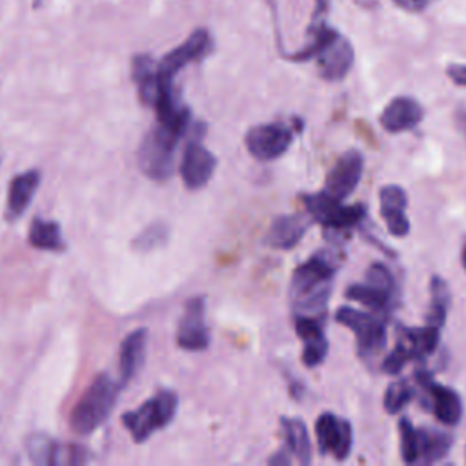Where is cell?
Returning <instances> with one entry per match:
<instances>
[{
    "label": "cell",
    "mask_w": 466,
    "mask_h": 466,
    "mask_svg": "<svg viewBox=\"0 0 466 466\" xmlns=\"http://www.w3.org/2000/svg\"><path fill=\"white\" fill-rule=\"evenodd\" d=\"M119 387L108 374H99L93 379L71 412V430L78 435L96 432L112 414Z\"/></svg>",
    "instance_id": "7a4b0ae2"
},
{
    "label": "cell",
    "mask_w": 466,
    "mask_h": 466,
    "mask_svg": "<svg viewBox=\"0 0 466 466\" xmlns=\"http://www.w3.org/2000/svg\"><path fill=\"white\" fill-rule=\"evenodd\" d=\"M177 344L188 352H203L210 346L205 297H192L186 303L184 314L177 328Z\"/></svg>",
    "instance_id": "ba28073f"
},
{
    "label": "cell",
    "mask_w": 466,
    "mask_h": 466,
    "mask_svg": "<svg viewBox=\"0 0 466 466\" xmlns=\"http://www.w3.org/2000/svg\"><path fill=\"white\" fill-rule=\"evenodd\" d=\"M362 168L364 159L361 151L348 150L335 160V164L328 171L324 192L337 201H344L357 188V184L362 177Z\"/></svg>",
    "instance_id": "9c48e42d"
},
{
    "label": "cell",
    "mask_w": 466,
    "mask_h": 466,
    "mask_svg": "<svg viewBox=\"0 0 466 466\" xmlns=\"http://www.w3.org/2000/svg\"><path fill=\"white\" fill-rule=\"evenodd\" d=\"M28 455L35 464H82L87 461L84 448L62 444L46 435H32L28 441Z\"/></svg>",
    "instance_id": "7c38bea8"
},
{
    "label": "cell",
    "mask_w": 466,
    "mask_h": 466,
    "mask_svg": "<svg viewBox=\"0 0 466 466\" xmlns=\"http://www.w3.org/2000/svg\"><path fill=\"white\" fill-rule=\"evenodd\" d=\"M148 348V330L137 328L133 330L121 344L119 353V368H121V383H130L144 364Z\"/></svg>",
    "instance_id": "d6986e66"
},
{
    "label": "cell",
    "mask_w": 466,
    "mask_h": 466,
    "mask_svg": "<svg viewBox=\"0 0 466 466\" xmlns=\"http://www.w3.org/2000/svg\"><path fill=\"white\" fill-rule=\"evenodd\" d=\"M210 46H212L210 35L205 30H199L188 41H186L182 46H178L171 53H168L162 59V62L157 66L159 93L162 89H171L175 75L182 68L188 66L190 62H196V60L203 59L210 51Z\"/></svg>",
    "instance_id": "8992f818"
},
{
    "label": "cell",
    "mask_w": 466,
    "mask_h": 466,
    "mask_svg": "<svg viewBox=\"0 0 466 466\" xmlns=\"http://www.w3.org/2000/svg\"><path fill=\"white\" fill-rule=\"evenodd\" d=\"M423 108L412 97H397L381 114V126L388 133H401L416 128L423 121Z\"/></svg>",
    "instance_id": "e0dca14e"
},
{
    "label": "cell",
    "mask_w": 466,
    "mask_h": 466,
    "mask_svg": "<svg viewBox=\"0 0 466 466\" xmlns=\"http://www.w3.org/2000/svg\"><path fill=\"white\" fill-rule=\"evenodd\" d=\"M346 297L355 301V303H361V305H364L371 310H376V312H385L392 303V294L390 292L374 288V287H370L366 283L348 287Z\"/></svg>",
    "instance_id": "4316f807"
},
{
    "label": "cell",
    "mask_w": 466,
    "mask_h": 466,
    "mask_svg": "<svg viewBox=\"0 0 466 466\" xmlns=\"http://www.w3.org/2000/svg\"><path fill=\"white\" fill-rule=\"evenodd\" d=\"M184 133L157 123L139 148V166L153 180H168L175 168V150Z\"/></svg>",
    "instance_id": "3957f363"
},
{
    "label": "cell",
    "mask_w": 466,
    "mask_h": 466,
    "mask_svg": "<svg viewBox=\"0 0 466 466\" xmlns=\"http://www.w3.org/2000/svg\"><path fill=\"white\" fill-rule=\"evenodd\" d=\"M310 223L303 215H281L277 217L266 235V244L277 250H292L301 242Z\"/></svg>",
    "instance_id": "ffe728a7"
},
{
    "label": "cell",
    "mask_w": 466,
    "mask_h": 466,
    "mask_svg": "<svg viewBox=\"0 0 466 466\" xmlns=\"http://www.w3.org/2000/svg\"><path fill=\"white\" fill-rule=\"evenodd\" d=\"M414 397V390L407 381H396L387 388L385 394V410L388 414L401 412Z\"/></svg>",
    "instance_id": "f546056e"
},
{
    "label": "cell",
    "mask_w": 466,
    "mask_h": 466,
    "mask_svg": "<svg viewBox=\"0 0 466 466\" xmlns=\"http://www.w3.org/2000/svg\"><path fill=\"white\" fill-rule=\"evenodd\" d=\"M281 426L290 452L297 457L299 462L308 464L312 461V443L306 425L297 417H283Z\"/></svg>",
    "instance_id": "44dd1931"
},
{
    "label": "cell",
    "mask_w": 466,
    "mask_h": 466,
    "mask_svg": "<svg viewBox=\"0 0 466 466\" xmlns=\"http://www.w3.org/2000/svg\"><path fill=\"white\" fill-rule=\"evenodd\" d=\"M315 435L323 453H332L337 461H344L350 455L353 434L348 421L339 419L330 412L321 414L315 423Z\"/></svg>",
    "instance_id": "8fae6325"
},
{
    "label": "cell",
    "mask_w": 466,
    "mask_h": 466,
    "mask_svg": "<svg viewBox=\"0 0 466 466\" xmlns=\"http://www.w3.org/2000/svg\"><path fill=\"white\" fill-rule=\"evenodd\" d=\"M177 407V394L171 390H162L146 403H142L137 410L126 412L123 416V425L132 434L135 443H144L155 432L166 428L173 421Z\"/></svg>",
    "instance_id": "277c9868"
},
{
    "label": "cell",
    "mask_w": 466,
    "mask_h": 466,
    "mask_svg": "<svg viewBox=\"0 0 466 466\" xmlns=\"http://www.w3.org/2000/svg\"><path fill=\"white\" fill-rule=\"evenodd\" d=\"M341 260L343 257L334 250H323L294 271L290 297L296 315L321 317L324 314L332 292V277Z\"/></svg>",
    "instance_id": "6da1fadb"
},
{
    "label": "cell",
    "mask_w": 466,
    "mask_h": 466,
    "mask_svg": "<svg viewBox=\"0 0 466 466\" xmlns=\"http://www.w3.org/2000/svg\"><path fill=\"white\" fill-rule=\"evenodd\" d=\"M419 432V459L425 462H437L444 459L452 446V437L441 430L421 428Z\"/></svg>",
    "instance_id": "cb8c5ba5"
},
{
    "label": "cell",
    "mask_w": 466,
    "mask_h": 466,
    "mask_svg": "<svg viewBox=\"0 0 466 466\" xmlns=\"http://www.w3.org/2000/svg\"><path fill=\"white\" fill-rule=\"evenodd\" d=\"M319 55V71L326 80H341L346 77L353 64L352 46L334 33V37L324 44Z\"/></svg>",
    "instance_id": "9a60e30c"
},
{
    "label": "cell",
    "mask_w": 466,
    "mask_h": 466,
    "mask_svg": "<svg viewBox=\"0 0 466 466\" xmlns=\"http://www.w3.org/2000/svg\"><path fill=\"white\" fill-rule=\"evenodd\" d=\"M366 285L374 287V288H379V290H385V292H394V275L390 271L388 266H385L383 262H374L370 264L368 270H366Z\"/></svg>",
    "instance_id": "4dcf8cb0"
},
{
    "label": "cell",
    "mask_w": 466,
    "mask_h": 466,
    "mask_svg": "<svg viewBox=\"0 0 466 466\" xmlns=\"http://www.w3.org/2000/svg\"><path fill=\"white\" fill-rule=\"evenodd\" d=\"M450 288L446 285V281L439 275L432 277L430 283V308L426 314V321L428 324H434L437 328H441L446 321L448 315V308H450Z\"/></svg>",
    "instance_id": "d4e9b609"
},
{
    "label": "cell",
    "mask_w": 466,
    "mask_h": 466,
    "mask_svg": "<svg viewBox=\"0 0 466 466\" xmlns=\"http://www.w3.org/2000/svg\"><path fill=\"white\" fill-rule=\"evenodd\" d=\"M39 184H41V171L37 169L19 173L12 180L10 194H8V206H6L8 221H17L21 215L26 214V210L33 201V196L37 194Z\"/></svg>",
    "instance_id": "ac0fdd59"
},
{
    "label": "cell",
    "mask_w": 466,
    "mask_h": 466,
    "mask_svg": "<svg viewBox=\"0 0 466 466\" xmlns=\"http://www.w3.org/2000/svg\"><path fill=\"white\" fill-rule=\"evenodd\" d=\"M399 335L408 343L412 359H426L439 344V328L434 324H426L423 328H403Z\"/></svg>",
    "instance_id": "603a6c76"
},
{
    "label": "cell",
    "mask_w": 466,
    "mask_h": 466,
    "mask_svg": "<svg viewBox=\"0 0 466 466\" xmlns=\"http://www.w3.org/2000/svg\"><path fill=\"white\" fill-rule=\"evenodd\" d=\"M169 239V228L166 223H151L133 241V248L141 253L162 248Z\"/></svg>",
    "instance_id": "83f0119b"
},
{
    "label": "cell",
    "mask_w": 466,
    "mask_h": 466,
    "mask_svg": "<svg viewBox=\"0 0 466 466\" xmlns=\"http://www.w3.org/2000/svg\"><path fill=\"white\" fill-rule=\"evenodd\" d=\"M448 77L459 84V86H466V66L464 64H453L448 68Z\"/></svg>",
    "instance_id": "d6a6232c"
},
{
    "label": "cell",
    "mask_w": 466,
    "mask_h": 466,
    "mask_svg": "<svg viewBox=\"0 0 466 466\" xmlns=\"http://www.w3.org/2000/svg\"><path fill=\"white\" fill-rule=\"evenodd\" d=\"M30 244L37 250L46 251H62L66 248V242L62 239V230L59 223L46 221V219H35L30 226Z\"/></svg>",
    "instance_id": "7402d4cb"
},
{
    "label": "cell",
    "mask_w": 466,
    "mask_h": 466,
    "mask_svg": "<svg viewBox=\"0 0 466 466\" xmlns=\"http://www.w3.org/2000/svg\"><path fill=\"white\" fill-rule=\"evenodd\" d=\"M461 260H462V266H464V270H466V242H464V246H462V253H461Z\"/></svg>",
    "instance_id": "d590c367"
},
{
    "label": "cell",
    "mask_w": 466,
    "mask_h": 466,
    "mask_svg": "<svg viewBox=\"0 0 466 466\" xmlns=\"http://www.w3.org/2000/svg\"><path fill=\"white\" fill-rule=\"evenodd\" d=\"M455 123H457V128H459V132H461V135L464 137V141H466V108H457V112H455Z\"/></svg>",
    "instance_id": "836d02e7"
},
{
    "label": "cell",
    "mask_w": 466,
    "mask_h": 466,
    "mask_svg": "<svg viewBox=\"0 0 466 466\" xmlns=\"http://www.w3.org/2000/svg\"><path fill=\"white\" fill-rule=\"evenodd\" d=\"M294 141V130L283 123L253 126L246 133V148L259 160H275L283 157Z\"/></svg>",
    "instance_id": "52a82bcc"
},
{
    "label": "cell",
    "mask_w": 466,
    "mask_h": 466,
    "mask_svg": "<svg viewBox=\"0 0 466 466\" xmlns=\"http://www.w3.org/2000/svg\"><path fill=\"white\" fill-rule=\"evenodd\" d=\"M296 330L301 341L305 343L303 362L308 368L319 366L328 353V341L323 332L321 317L314 315H296Z\"/></svg>",
    "instance_id": "5bb4252c"
},
{
    "label": "cell",
    "mask_w": 466,
    "mask_h": 466,
    "mask_svg": "<svg viewBox=\"0 0 466 466\" xmlns=\"http://www.w3.org/2000/svg\"><path fill=\"white\" fill-rule=\"evenodd\" d=\"M335 321L355 334L357 348L362 359H374L385 348L387 328L379 317L355 310L352 306H341L335 312Z\"/></svg>",
    "instance_id": "5b68a950"
},
{
    "label": "cell",
    "mask_w": 466,
    "mask_h": 466,
    "mask_svg": "<svg viewBox=\"0 0 466 466\" xmlns=\"http://www.w3.org/2000/svg\"><path fill=\"white\" fill-rule=\"evenodd\" d=\"M399 435H401V453L405 462L419 461V432L414 428L412 421L403 417L399 421Z\"/></svg>",
    "instance_id": "f1b7e54d"
},
{
    "label": "cell",
    "mask_w": 466,
    "mask_h": 466,
    "mask_svg": "<svg viewBox=\"0 0 466 466\" xmlns=\"http://www.w3.org/2000/svg\"><path fill=\"white\" fill-rule=\"evenodd\" d=\"M199 137H203V133ZM199 137L192 139L190 144L186 146L180 162V177L186 188L190 190H199L206 186L217 168L215 155L203 146Z\"/></svg>",
    "instance_id": "30bf717a"
},
{
    "label": "cell",
    "mask_w": 466,
    "mask_h": 466,
    "mask_svg": "<svg viewBox=\"0 0 466 466\" xmlns=\"http://www.w3.org/2000/svg\"><path fill=\"white\" fill-rule=\"evenodd\" d=\"M410 359H412V352L408 348V343L399 335L396 350L383 361V371L390 376L399 374V371L405 368L407 361H410Z\"/></svg>",
    "instance_id": "1f68e13d"
},
{
    "label": "cell",
    "mask_w": 466,
    "mask_h": 466,
    "mask_svg": "<svg viewBox=\"0 0 466 466\" xmlns=\"http://www.w3.org/2000/svg\"><path fill=\"white\" fill-rule=\"evenodd\" d=\"M426 3H428V0H416V5H417V6H421V5H426Z\"/></svg>",
    "instance_id": "8d00e7d4"
},
{
    "label": "cell",
    "mask_w": 466,
    "mask_h": 466,
    "mask_svg": "<svg viewBox=\"0 0 466 466\" xmlns=\"http://www.w3.org/2000/svg\"><path fill=\"white\" fill-rule=\"evenodd\" d=\"M379 201H381V214L383 219L388 226V232L396 237H405L410 232V221L405 214L408 197L401 186H385L379 192Z\"/></svg>",
    "instance_id": "2e32d148"
},
{
    "label": "cell",
    "mask_w": 466,
    "mask_h": 466,
    "mask_svg": "<svg viewBox=\"0 0 466 466\" xmlns=\"http://www.w3.org/2000/svg\"><path fill=\"white\" fill-rule=\"evenodd\" d=\"M290 462H292V459L288 457L287 452H279L277 455H273L270 459V464H290Z\"/></svg>",
    "instance_id": "e575fe53"
},
{
    "label": "cell",
    "mask_w": 466,
    "mask_h": 466,
    "mask_svg": "<svg viewBox=\"0 0 466 466\" xmlns=\"http://www.w3.org/2000/svg\"><path fill=\"white\" fill-rule=\"evenodd\" d=\"M366 215V208L361 205H352V206H343L341 203L328 214V217L321 223L326 232H346L353 226H357Z\"/></svg>",
    "instance_id": "484cf974"
},
{
    "label": "cell",
    "mask_w": 466,
    "mask_h": 466,
    "mask_svg": "<svg viewBox=\"0 0 466 466\" xmlns=\"http://www.w3.org/2000/svg\"><path fill=\"white\" fill-rule=\"evenodd\" d=\"M417 378H419V383L425 388L426 396L430 397L434 416L441 423H444L448 426H455L462 417V401L457 396V392L435 383L428 374H423V376L417 374Z\"/></svg>",
    "instance_id": "4fadbf2b"
}]
</instances>
